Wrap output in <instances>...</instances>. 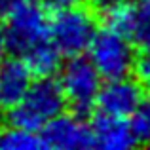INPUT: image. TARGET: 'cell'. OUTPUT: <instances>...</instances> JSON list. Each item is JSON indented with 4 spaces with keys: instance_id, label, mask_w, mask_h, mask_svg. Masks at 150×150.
Listing matches in <instances>:
<instances>
[{
    "instance_id": "cell-6",
    "label": "cell",
    "mask_w": 150,
    "mask_h": 150,
    "mask_svg": "<svg viewBox=\"0 0 150 150\" xmlns=\"http://www.w3.org/2000/svg\"><path fill=\"white\" fill-rule=\"evenodd\" d=\"M44 148L55 150H82L91 148L93 133L91 124H86L80 114H59L40 131Z\"/></svg>"
},
{
    "instance_id": "cell-4",
    "label": "cell",
    "mask_w": 150,
    "mask_h": 150,
    "mask_svg": "<svg viewBox=\"0 0 150 150\" xmlns=\"http://www.w3.org/2000/svg\"><path fill=\"white\" fill-rule=\"evenodd\" d=\"M103 76L93 61L84 55H72L63 63L59 70V84L65 93L67 105L74 114L88 116L97 105V97L103 88Z\"/></svg>"
},
{
    "instance_id": "cell-14",
    "label": "cell",
    "mask_w": 150,
    "mask_h": 150,
    "mask_svg": "<svg viewBox=\"0 0 150 150\" xmlns=\"http://www.w3.org/2000/svg\"><path fill=\"white\" fill-rule=\"evenodd\" d=\"M133 72H135V78L141 82V86L150 93V51H144L141 53V57H137Z\"/></svg>"
},
{
    "instance_id": "cell-11",
    "label": "cell",
    "mask_w": 150,
    "mask_h": 150,
    "mask_svg": "<svg viewBox=\"0 0 150 150\" xmlns=\"http://www.w3.org/2000/svg\"><path fill=\"white\" fill-rule=\"evenodd\" d=\"M0 148H4V150H38V148H44V144H42V137L38 131L8 125V129L0 131Z\"/></svg>"
},
{
    "instance_id": "cell-13",
    "label": "cell",
    "mask_w": 150,
    "mask_h": 150,
    "mask_svg": "<svg viewBox=\"0 0 150 150\" xmlns=\"http://www.w3.org/2000/svg\"><path fill=\"white\" fill-rule=\"evenodd\" d=\"M129 40L133 42V46L141 53L150 51V15L143 13L141 10H139V17L135 21V27L129 34Z\"/></svg>"
},
{
    "instance_id": "cell-9",
    "label": "cell",
    "mask_w": 150,
    "mask_h": 150,
    "mask_svg": "<svg viewBox=\"0 0 150 150\" xmlns=\"http://www.w3.org/2000/svg\"><path fill=\"white\" fill-rule=\"evenodd\" d=\"M91 133H93V144L97 148L125 150L139 144L131 120L127 122V118H118L99 112L91 122Z\"/></svg>"
},
{
    "instance_id": "cell-19",
    "label": "cell",
    "mask_w": 150,
    "mask_h": 150,
    "mask_svg": "<svg viewBox=\"0 0 150 150\" xmlns=\"http://www.w3.org/2000/svg\"><path fill=\"white\" fill-rule=\"evenodd\" d=\"M0 2H2V0H0Z\"/></svg>"
},
{
    "instance_id": "cell-15",
    "label": "cell",
    "mask_w": 150,
    "mask_h": 150,
    "mask_svg": "<svg viewBox=\"0 0 150 150\" xmlns=\"http://www.w3.org/2000/svg\"><path fill=\"white\" fill-rule=\"evenodd\" d=\"M129 2V0H89V4H91V8L97 11V13H105L106 10H110V8L114 6H120V4H125Z\"/></svg>"
},
{
    "instance_id": "cell-17",
    "label": "cell",
    "mask_w": 150,
    "mask_h": 150,
    "mask_svg": "<svg viewBox=\"0 0 150 150\" xmlns=\"http://www.w3.org/2000/svg\"><path fill=\"white\" fill-rule=\"evenodd\" d=\"M53 8H69V6H80L86 0H48Z\"/></svg>"
},
{
    "instance_id": "cell-12",
    "label": "cell",
    "mask_w": 150,
    "mask_h": 150,
    "mask_svg": "<svg viewBox=\"0 0 150 150\" xmlns=\"http://www.w3.org/2000/svg\"><path fill=\"white\" fill-rule=\"evenodd\" d=\"M131 125L135 131L137 143L139 144H150V95L144 97L141 106L131 116Z\"/></svg>"
},
{
    "instance_id": "cell-5",
    "label": "cell",
    "mask_w": 150,
    "mask_h": 150,
    "mask_svg": "<svg viewBox=\"0 0 150 150\" xmlns=\"http://www.w3.org/2000/svg\"><path fill=\"white\" fill-rule=\"evenodd\" d=\"M135 50L137 48L127 36L103 27L97 30L88 51L101 76L105 80H114L129 76L135 70Z\"/></svg>"
},
{
    "instance_id": "cell-18",
    "label": "cell",
    "mask_w": 150,
    "mask_h": 150,
    "mask_svg": "<svg viewBox=\"0 0 150 150\" xmlns=\"http://www.w3.org/2000/svg\"><path fill=\"white\" fill-rule=\"evenodd\" d=\"M137 6H139V10L143 13L150 15V0H137Z\"/></svg>"
},
{
    "instance_id": "cell-3",
    "label": "cell",
    "mask_w": 150,
    "mask_h": 150,
    "mask_svg": "<svg viewBox=\"0 0 150 150\" xmlns=\"http://www.w3.org/2000/svg\"><path fill=\"white\" fill-rule=\"evenodd\" d=\"M97 30L99 23H97V11L93 8H84L80 4L69 8H55V11L51 13L50 40L67 57L82 55L84 51H88Z\"/></svg>"
},
{
    "instance_id": "cell-2",
    "label": "cell",
    "mask_w": 150,
    "mask_h": 150,
    "mask_svg": "<svg viewBox=\"0 0 150 150\" xmlns=\"http://www.w3.org/2000/svg\"><path fill=\"white\" fill-rule=\"evenodd\" d=\"M65 106L67 99L59 80L36 78L29 91L25 93V97L0 118H4L6 125L25 127L40 133L53 118L63 114Z\"/></svg>"
},
{
    "instance_id": "cell-8",
    "label": "cell",
    "mask_w": 150,
    "mask_h": 150,
    "mask_svg": "<svg viewBox=\"0 0 150 150\" xmlns=\"http://www.w3.org/2000/svg\"><path fill=\"white\" fill-rule=\"evenodd\" d=\"M33 70L19 55L0 61V116L11 110L33 86Z\"/></svg>"
},
{
    "instance_id": "cell-20",
    "label": "cell",
    "mask_w": 150,
    "mask_h": 150,
    "mask_svg": "<svg viewBox=\"0 0 150 150\" xmlns=\"http://www.w3.org/2000/svg\"><path fill=\"white\" fill-rule=\"evenodd\" d=\"M148 146H150V144H148Z\"/></svg>"
},
{
    "instance_id": "cell-7",
    "label": "cell",
    "mask_w": 150,
    "mask_h": 150,
    "mask_svg": "<svg viewBox=\"0 0 150 150\" xmlns=\"http://www.w3.org/2000/svg\"><path fill=\"white\" fill-rule=\"evenodd\" d=\"M144 91L146 89L141 86L137 78L135 80H131L129 76L114 78L101 88L95 108L97 112L110 114V116L131 118L143 103Z\"/></svg>"
},
{
    "instance_id": "cell-10",
    "label": "cell",
    "mask_w": 150,
    "mask_h": 150,
    "mask_svg": "<svg viewBox=\"0 0 150 150\" xmlns=\"http://www.w3.org/2000/svg\"><path fill=\"white\" fill-rule=\"evenodd\" d=\"M21 57L27 61L29 69L36 78H53L63 67V53L51 40L36 44Z\"/></svg>"
},
{
    "instance_id": "cell-1",
    "label": "cell",
    "mask_w": 150,
    "mask_h": 150,
    "mask_svg": "<svg viewBox=\"0 0 150 150\" xmlns=\"http://www.w3.org/2000/svg\"><path fill=\"white\" fill-rule=\"evenodd\" d=\"M0 17L6 25L8 51L25 55L30 48L50 40L51 13L40 0H2Z\"/></svg>"
},
{
    "instance_id": "cell-16",
    "label": "cell",
    "mask_w": 150,
    "mask_h": 150,
    "mask_svg": "<svg viewBox=\"0 0 150 150\" xmlns=\"http://www.w3.org/2000/svg\"><path fill=\"white\" fill-rule=\"evenodd\" d=\"M8 51V38H6V25H4V19L0 17V61L6 57Z\"/></svg>"
}]
</instances>
